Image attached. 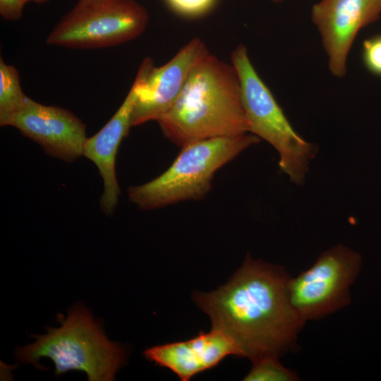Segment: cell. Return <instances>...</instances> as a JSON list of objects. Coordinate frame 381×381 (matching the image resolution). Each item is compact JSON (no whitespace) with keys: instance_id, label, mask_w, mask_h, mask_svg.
Returning <instances> with one entry per match:
<instances>
[{"instance_id":"8992f818","label":"cell","mask_w":381,"mask_h":381,"mask_svg":"<svg viewBox=\"0 0 381 381\" xmlns=\"http://www.w3.org/2000/svg\"><path fill=\"white\" fill-rule=\"evenodd\" d=\"M149 19L147 9L135 0H79L46 42L73 49L112 47L139 37Z\"/></svg>"},{"instance_id":"5b68a950","label":"cell","mask_w":381,"mask_h":381,"mask_svg":"<svg viewBox=\"0 0 381 381\" xmlns=\"http://www.w3.org/2000/svg\"><path fill=\"white\" fill-rule=\"evenodd\" d=\"M231 61L239 79L249 133L273 146L279 155L280 169L289 176L291 182L302 184L310 160L316 153L315 146L304 140L292 127L254 68L243 44L233 50Z\"/></svg>"},{"instance_id":"5bb4252c","label":"cell","mask_w":381,"mask_h":381,"mask_svg":"<svg viewBox=\"0 0 381 381\" xmlns=\"http://www.w3.org/2000/svg\"><path fill=\"white\" fill-rule=\"evenodd\" d=\"M275 356H265L252 361L253 365L243 380L245 381H296V372L285 368Z\"/></svg>"},{"instance_id":"277c9868","label":"cell","mask_w":381,"mask_h":381,"mask_svg":"<svg viewBox=\"0 0 381 381\" xmlns=\"http://www.w3.org/2000/svg\"><path fill=\"white\" fill-rule=\"evenodd\" d=\"M246 133L195 141L182 147L161 175L128 190L130 201L142 210H154L185 200H197L212 188L215 172L243 150L260 141Z\"/></svg>"},{"instance_id":"9a60e30c","label":"cell","mask_w":381,"mask_h":381,"mask_svg":"<svg viewBox=\"0 0 381 381\" xmlns=\"http://www.w3.org/2000/svg\"><path fill=\"white\" fill-rule=\"evenodd\" d=\"M176 14L188 18L201 17L209 13L218 0H164Z\"/></svg>"},{"instance_id":"3957f363","label":"cell","mask_w":381,"mask_h":381,"mask_svg":"<svg viewBox=\"0 0 381 381\" xmlns=\"http://www.w3.org/2000/svg\"><path fill=\"white\" fill-rule=\"evenodd\" d=\"M61 326L48 327L47 333L33 334L36 341L16 351V358L37 368L42 357L49 358L55 365V374L81 370L90 381H111L121 367L124 348L109 341L99 323L82 306H74L66 318L58 316Z\"/></svg>"},{"instance_id":"e0dca14e","label":"cell","mask_w":381,"mask_h":381,"mask_svg":"<svg viewBox=\"0 0 381 381\" xmlns=\"http://www.w3.org/2000/svg\"><path fill=\"white\" fill-rule=\"evenodd\" d=\"M26 3L25 0H0V15L5 20H19Z\"/></svg>"},{"instance_id":"7c38bea8","label":"cell","mask_w":381,"mask_h":381,"mask_svg":"<svg viewBox=\"0 0 381 381\" xmlns=\"http://www.w3.org/2000/svg\"><path fill=\"white\" fill-rule=\"evenodd\" d=\"M135 94L131 87L123 103L107 124L95 135L87 138L83 155L97 166L104 190L100 198L103 212L111 216L118 204L120 188L115 171L116 157L122 139L131 127Z\"/></svg>"},{"instance_id":"9c48e42d","label":"cell","mask_w":381,"mask_h":381,"mask_svg":"<svg viewBox=\"0 0 381 381\" xmlns=\"http://www.w3.org/2000/svg\"><path fill=\"white\" fill-rule=\"evenodd\" d=\"M380 16L381 0H320L312 6L311 20L333 76H345L348 56L358 32Z\"/></svg>"},{"instance_id":"7a4b0ae2","label":"cell","mask_w":381,"mask_h":381,"mask_svg":"<svg viewBox=\"0 0 381 381\" xmlns=\"http://www.w3.org/2000/svg\"><path fill=\"white\" fill-rule=\"evenodd\" d=\"M157 121L163 135L181 147L249 133L233 65L210 53L194 67L173 107Z\"/></svg>"},{"instance_id":"52a82bcc","label":"cell","mask_w":381,"mask_h":381,"mask_svg":"<svg viewBox=\"0 0 381 381\" xmlns=\"http://www.w3.org/2000/svg\"><path fill=\"white\" fill-rule=\"evenodd\" d=\"M358 253L339 244L322 252L289 282L291 303L306 321L322 319L351 303L350 289L362 267Z\"/></svg>"},{"instance_id":"4fadbf2b","label":"cell","mask_w":381,"mask_h":381,"mask_svg":"<svg viewBox=\"0 0 381 381\" xmlns=\"http://www.w3.org/2000/svg\"><path fill=\"white\" fill-rule=\"evenodd\" d=\"M23 92L20 76L13 65L6 64L0 59V124L9 126L12 118L28 99Z\"/></svg>"},{"instance_id":"6da1fadb","label":"cell","mask_w":381,"mask_h":381,"mask_svg":"<svg viewBox=\"0 0 381 381\" xmlns=\"http://www.w3.org/2000/svg\"><path fill=\"white\" fill-rule=\"evenodd\" d=\"M290 278L283 266L248 254L225 285L194 294L193 300L210 318L212 329L234 341L238 356L251 361L280 358L298 349V334L306 323L291 303Z\"/></svg>"},{"instance_id":"2e32d148","label":"cell","mask_w":381,"mask_h":381,"mask_svg":"<svg viewBox=\"0 0 381 381\" xmlns=\"http://www.w3.org/2000/svg\"><path fill=\"white\" fill-rule=\"evenodd\" d=\"M362 61L369 72L381 76V35L373 36L363 41Z\"/></svg>"},{"instance_id":"d6986e66","label":"cell","mask_w":381,"mask_h":381,"mask_svg":"<svg viewBox=\"0 0 381 381\" xmlns=\"http://www.w3.org/2000/svg\"><path fill=\"white\" fill-rule=\"evenodd\" d=\"M284 0H272V2L275 3V4H279V3H281Z\"/></svg>"},{"instance_id":"30bf717a","label":"cell","mask_w":381,"mask_h":381,"mask_svg":"<svg viewBox=\"0 0 381 381\" xmlns=\"http://www.w3.org/2000/svg\"><path fill=\"white\" fill-rule=\"evenodd\" d=\"M9 126L38 143L49 155L66 162L83 155L85 125L70 111L28 98Z\"/></svg>"},{"instance_id":"ac0fdd59","label":"cell","mask_w":381,"mask_h":381,"mask_svg":"<svg viewBox=\"0 0 381 381\" xmlns=\"http://www.w3.org/2000/svg\"><path fill=\"white\" fill-rule=\"evenodd\" d=\"M27 2L28 1H33V2H35V3H37V4H42V3H44L46 1H48L49 0H25Z\"/></svg>"},{"instance_id":"ba28073f","label":"cell","mask_w":381,"mask_h":381,"mask_svg":"<svg viewBox=\"0 0 381 381\" xmlns=\"http://www.w3.org/2000/svg\"><path fill=\"white\" fill-rule=\"evenodd\" d=\"M210 54L205 44L194 37L167 63L155 67L152 59L141 63L132 87L135 98L131 126L157 121L175 104L194 67Z\"/></svg>"},{"instance_id":"8fae6325","label":"cell","mask_w":381,"mask_h":381,"mask_svg":"<svg viewBox=\"0 0 381 381\" xmlns=\"http://www.w3.org/2000/svg\"><path fill=\"white\" fill-rule=\"evenodd\" d=\"M143 354L156 365L170 369L183 381L214 368L229 355L238 356L234 341L214 329L200 332L189 340L152 346Z\"/></svg>"}]
</instances>
